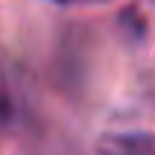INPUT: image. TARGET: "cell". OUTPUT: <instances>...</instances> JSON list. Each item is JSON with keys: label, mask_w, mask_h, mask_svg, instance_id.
<instances>
[{"label": "cell", "mask_w": 155, "mask_h": 155, "mask_svg": "<svg viewBox=\"0 0 155 155\" xmlns=\"http://www.w3.org/2000/svg\"><path fill=\"white\" fill-rule=\"evenodd\" d=\"M98 155H155V135L109 132L98 141Z\"/></svg>", "instance_id": "6da1fadb"}]
</instances>
